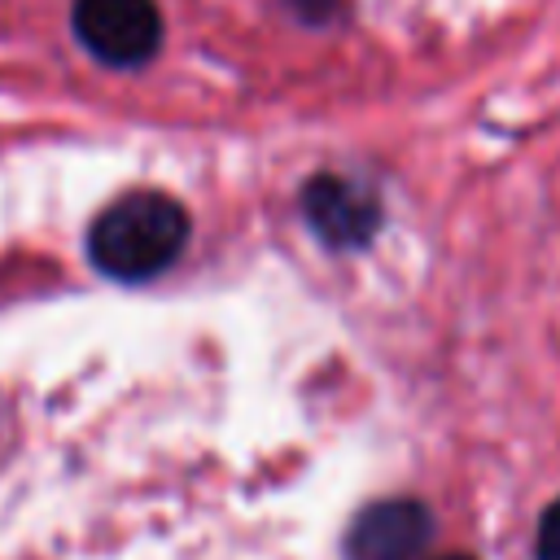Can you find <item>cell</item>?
Wrapping results in <instances>:
<instances>
[{
  "mask_svg": "<svg viewBox=\"0 0 560 560\" xmlns=\"http://www.w3.org/2000/svg\"><path fill=\"white\" fill-rule=\"evenodd\" d=\"M188 245V210L166 192H131L96 214L88 232L92 262L114 280H149Z\"/></svg>",
  "mask_w": 560,
  "mask_h": 560,
  "instance_id": "obj_1",
  "label": "cell"
},
{
  "mask_svg": "<svg viewBox=\"0 0 560 560\" xmlns=\"http://www.w3.org/2000/svg\"><path fill=\"white\" fill-rule=\"evenodd\" d=\"M74 35L109 66H144L162 44L153 0H74Z\"/></svg>",
  "mask_w": 560,
  "mask_h": 560,
  "instance_id": "obj_2",
  "label": "cell"
},
{
  "mask_svg": "<svg viewBox=\"0 0 560 560\" xmlns=\"http://www.w3.org/2000/svg\"><path fill=\"white\" fill-rule=\"evenodd\" d=\"M302 210H306V223L332 249L363 245L381 223V206H376L372 188H363L354 179H341V175H315L302 188Z\"/></svg>",
  "mask_w": 560,
  "mask_h": 560,
  "instance_id": "obj_4",
  "label": "cell"
},
{
  "mask_svg": "<svg viewBox=\"0 0 560 560\" xmlns=\"http://www.w3.org/2000/svg\"><path fill=\"white\" fill-rule=\"evenodd\" d=\"M433 534V516L416 499H385L354 516L346 560H416Z\"/></svg>",
  "mask_w": 560,
  "mask_h": 560,
  "instance_id": "obj_3",
  "label": "cell"
},
{
  "mask_svg": "<svg viewBox=\"0 0 560 560\" xmlns=\"http://www.w3.org/2000/svg\"><path fill=\"white\" fill-rule=\"evenodd\" d=\"M442 560H472V556H442Z\"/></svg>",
  "mask_w": 560,
  "mask_h": 560,
  "instance_id": "obj_7",
  "label": "cell"
},
{
  "mask_svg": "<svg viewBox=\"0 0 560 560\" xmlns=\"http://www.w3.org/2000/svg\"><path fill=\"white\" fill-rule=\"evenodd\" d=\"M311 22H328L337 9H341V0H293Z\"/></svg>",
  "mask_w": 560,
  "mask_h": 560,
  "instance_id": "obj_6",
  "label": "cell"
},
{
  "mask_svg": "<svg viewBox=\"0 0 560 560\" xmlns=\"http://www.w3.org/2000/svg\"><path fill=\"white\" fill-rule=\"evenodd\" d=\"M538 560H560V499L538 521Z\"/></svg>",
  "mask_w": 560,
  "mask_h": 560,
  "instance_id": "obj_5",
  "label": "cell"
}]
</instances>
